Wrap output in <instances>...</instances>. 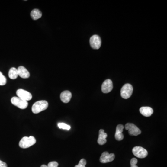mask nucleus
Here are the masks:
<instances>
[{
	"instance_id": "nucleus-1",
	"label": "nucleus",
	"mask_w": 167,
	"mask_h": 167,
	"mask_svg": "<svg viewBox=\"0 0 167 167\" xmlns=\"http://www.w3.org/2000/svg\"><path fill=\"white\" fill-rule=\"evenodd\" d=\"M48 102L46 100L37 101L32 106V112L34 114H38L43 111L46 110L48 108Z\"/></svg>"
},
{
	"instance_id": "nucleus-22",
	"label": "nucleus",
	"mask_w": 167,
	"mask_h": 167,
	"mask_svg": "<svg viewBox=\"0 0 167 167\" xmlns=\"http://www.w3.org/2000/svg\"><path fill=\"white\" fill-rule=\"evenodd\" d=\"M59 164L58 162H56L53 161L51 162H49L47 165V167H58Z\"/></svg>"
},
{
	"instance_id": "nucleus-6",
	"label": "nucleus",
	"mask_w": 167,
	"mask_h": 167,
	"mask_svg": "<svg viewBox=\"0 0 167 167\" xmlns=\"http://www.w3.org/2000/svg\"><path fill=\"white\" fill-rule=\"evenodd\" d=\"M132 152L134 155L139 158H144L148 156V151L143 147L136 146L133 148Z\"/></svg>"
},
{
	"instance_id": "nucleus-5",
	"label": "nucleus",
	"mask_w": 167,
	"mask_h": 167,
	"mask_svg": "<svg viewBox=\"0 0 167 167\" xmlns=\"http://www.w3.org/2000/svg\"><path fill=\"white\" fill-rule=\"evenodd\" d=\"M125 129L128 130L130 135L137 136L141 133L139 128L132 123H127L125 124Z\"/></svg>"
},
{
	"instance_id": "nucleus-18",
	"label": "nucleus",
	"mask_w": 167,
	"mask_h": 167,
	"mask_svg": "<svg viewBox=\"0 0 167 167\" xmlns=\"http://www.w3.org/2000/svg\"><path fill=\"white\" fill-rule=\"evenodd\" d=\"M58 126L59 129L66 130H70L71 129V126L70 125H67V124L64 123H59L58 124Z\"/></svg>"
},
{
	"instance_id": "nucleus-9",
	"label": "nucleus",
	"mask_w": 167,
	"mask_h": 167,
	"mask_svg": "<svg viewBox=\"0 0 167 167\" xmlns=\"http://www.w3.org/2000/svg\"><path fill=\"white\" fill-rule=\"evenodd\" d=\"M115 155L113 153L109 154L107 151L103 152L100 157V162L102 163H106L113 161L115 159Z\"/></svg>"
},
{
	"instance_id": "nucleus-19",
	"label": "nucleus",
	"mask_w": 167,
	"mask_h": 167,
	"mask_svg": "<svg viewBox=\"0 0 167 167\" xmlns=\"http://www.w3.org/2000/svg\"><path fill=\"white\" fill-rule=\"evenodd\" d=\"M7 83V79L6 77L3 75L2 72H0V85L2 86L6 85Z\"/></svg>"
},
{
	"instance_id": "nucleus-20",
	"label": "nucleus",
	"mask_w": 167,
	"mask_h": 167,
	"mask_svg": "<svg viewBox=\"0 0 167 167\" xmlns=\"http://www.w3.org/2000/svg\"><path fill=\"white\" fill-rule=\"evenodd\" d=\"M86 164V161L85 159H82L80 160L79 163L74 167H85Z\"/></svg>"
},
{
	"instance_id": "nucleus-13",
	"label": "nucleus",
	"mask_w": 167,
	"mask_h": 167,
	"mask_svg": "<svg viewBox=\"0 0 167 167\" xmlns=\"http://www.w3.org/2000/svg\"><path fill=\"white\" fill-rule=\"evenodd\" d=\"M107 137V134L104 132V130L101 129L99 131V136H98V143L99 145H104L107 142L106 137Z\"/></svg>"
},
{
	"instance_id": "nucleus-7",
	"label": "nucleus",
	"mask_w": 167,
	"mask_h": 167,
	"mask_svg": "<svg viewBox=\"0 0 167 167\" xmlns=\"http://www.w3.org/2000/svg\"><path fill=\"white\" fill-rule=\"evenodd\" d=\"M16 94L18 98L25 101H29L32 98V94L30 92L22 89H18L16 91Z\"/></svg>"
},
{
	"instance_id": "nucleus-24",
	"label": "nucleus",
	"mask_w": 167,
	"mask_h": 167,
	"mask_svg": "<svg viewBox=\"0 0 167 167\" xmlns=\"http://www.w3.org/2000/svg\"><path fill=\"white\" fill-rule=\"evenodd\" d=\"M47 167V166L46 165H41V167Z\"/></svg>"
},
{
	"instance_id": "nucleus-11",
	"label": "nucleus",
	"mask_w": 167,
	"mask_h": 167,
	"mask_svg": "<svg viewBox=\"0 0 167 167\" xmlns=\"http://www.w3.org/2000/svg\"><path fill=\"white\" fill-rule=\"evenodd\" d=\"M124 129V126L122 124H118L117 126L115 137L117 141H121L124 138V136L122 133Z\"/></svg>"
},
{
	"instance_id": "nucleus-4",
	"label": "nucleus",
	"mask_w": 167,
	"mask_h": 167,
	"mask_svg": "<svg viewBox=\"0 0 167 167\" xmlns=\"http://www.w3.org/2000/svg\"><path fill=\"white\" fill-rule=\"evenodd\" d=\"M11 102L12 104L21 109H26L28 106L27 101L22 100L21 98L17 97L12 98L11 99Z\"/></svg>"
},
{
	"instance_id": "nucleus-3",
	"label": "nucleus",
	"mask_w": 167,
	"mask_h": 167,
	"mask_svg": "<svg viewBox=\"0 0 167 167\" xmlns=\"http://www.w3.org/2000/svg\"><path fill=\"white\" fill-rule=\"evenodd\" d=\"M133 88L130 84L124 85L120 91L121 97L124 99H128L131 97L133 93Z\"/></svg>"
},
{
	"instance_id": "nucleus-10",
	"label": "nucleus",
	"mask_w": 167,
	"mask_h": 167,
	"mask_svg": "<svg viewBox=\"0 0 167 167\" xmlns=\"http://www.w3.org/2000/svg\"><path fill=\"white\" fill-rule=\"evenodd\" d=\"M112 89H113V83L110 79H106L102 84L101 90L103 93H109L112 91Z\"/></svg>"
},
{
	"instance_id": "nucleus-16",
	"label": "nucleus",
	"mask_w": 167,
	"mask_h": 167,
	"mask_svg": "<svg viewBox=\"0 0 167 167\" xmlns=\"http://www.w3.org/2000/svg\"><path fill=\"white\" fill-rule=\"evenodd\" d=\"M42 15L41 11L38 9H33L30 13L31 18L33 19L34 20H37L38 19L41 18Z\"/></svg>"
},
{
	"instance_id": "nucleus-14",
	"label": "nucleus",
	"mask_w": 167,
	"mask_h": 167,
	"mask_svg": "<svg viewBox=\"0 0 167 167\" xmlns=\"http://www.w3.org/2000/svg\"><path fill=\"white\" fill-rule=\"evenodd\" d=\"M18 76L23 79H27L30 77V73L28 70L23 66H20L18 69Z\"/></svg>"
},
{
	"instance_id": "nucleus-12",
	"label": "nucleus",
	"mask_w": 167,
	"mask_h": 167,
	"mask_svg": "<svg viewBox=\"0 0 167 167\" xmlns=\"http://www.w3.org/2000/svg\"><path fill=\"white\" fill-rule=\"evenodd\" d=\"M72 97L71 92L69 91H65L61 92L60 95V99L64 103H68Z\"/></svg>"
},
{
	"instance_id": "nucleus-2",
	"label": "nucleus",
	"mask_w": 167,
	"mask_h": 167,
	"mask_svg": "<svg viewBox=\"0 0 167 167\" xmlns=\"http://www.w3.org/2000/svg\"><path fill=\"white\" fill-rule=\"evenodd\" d=\"M36 142V139L34 136H25L20 141L19 145L21 148L27 149L35 144Z\"/></svg>"
},
{
	"instance_id": "nucleus-23",
	"label": "nucleus",
	"mask_w": 167,
	"mask_h": 167,
	"mask_svg": "<svg viewBox=\"0 0 167 167\" xmlns=\"http://www.w3.org/2000/svg\"><path fill=\"white\" fill-rule=\"evenodd\" d=\"M0 167H8L7 164L0 160Z\"/></svg>"
},
{
	"instance_id": "nucleus-8",
	"label": "nucleus",
	"mask_w": 167,
	"mask_h": 167,
	"mask_svg": "<svg viewBox=\"0 0 167 167\" xmlns=\"http://www.w3.org/2000/svg\"><path fill=\"white\" fill-rule=\"evenodd\" d=\"M91 46L94 49H98L101 46V40L100 37L97 35H94L90 39Z\"/></svg>"
},
{
	"instance_id": "nucleus-21",
	"label": "nucleus",
	"mask_w": 167,
	"mask_h": 167,
	"mask_svg": "<svg viewBox=\"0 0 167 167\" xmlns=\"http://www.w3.org/2000/svg\"><path fill=\"white\" fill-rule=\"evenodd\" d=\"M137 163V160L136 158H133L130 160V165L131 167H138L136 166Z\"/></svg>"
},
{
	"instance_id": "nucleus-17",
	"label": "nucleus",
	"mask_w": 167,
	"mask_h": 167,
	"mask_svg": "<svg viewBox=\"0 0 167 167\" xmlns=\"http://www.w3.org/2000/svg\"><path fill=\"white\" fill-rule=\"evenodd\" d=\"M9 78L12 79H15L18 76V70L14 67H12L9 70L8 72Z\"/></svg>"
},
{
	"instance_id": "nucleus-15",
	"label": "nucleus",
	"mask_w": 167,
	"mask_h": 167,
	"mask_svg": "<svg viewBox=\"0 0 167 167\" xmlns=\"http://www.w3.org/2000/svg\"><path fill=\"white\" fill-rule=\"evenodd\" d=\"M139 111L142 115L146 117L151 116L153 113V110L150 107H142L140 108Z\"/></svg>"
}]
</instances>
